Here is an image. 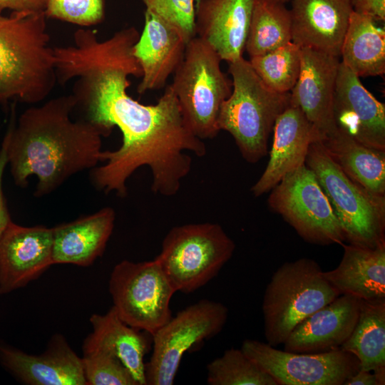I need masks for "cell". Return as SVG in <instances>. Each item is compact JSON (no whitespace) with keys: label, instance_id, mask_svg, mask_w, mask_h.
I'll return each instance as SVG.
<instances>
[{"label":"cell","instance_id":"ba28073f","mask_svg":"<svg viewBox=\"0 0 385 385\" xmlns=\"http://www.w3.org/2000/svg\"><path fill=\"white\" fill-rule=\"evenodd\" d=\"M235 249L219 224L190 223L172 227L155 259L175 290L188 294L215 277Z\"/></svg>","mask_w":385,"mask_h":385},{"label":"cell","instance_id":"e575fe53","mask_svg":"<svg viewBox=\"0 0 385 385\" xmlns=\"http://www.w3.org/2000/svg\"><path fill=\"white\" fill-rule=\"evenodd\" d=\"M353 11L374 21H385V0H350Z\"/></svg>","mask_w":385,"mask_h":385},{"label":"cell","instance_id":"74e56055","mask_svg":"<svg viewBox=\"0 0 385 385\" xmlns=\"http://www.w3.org/2000/svg\"><path fill=\"white\" fill-rule=\"evenodd\" d=\"M262 1L284 4L286 2L290 0H262Z\"/></svg>","mask_w":385,"mask_h":385},{"label":"cell","instance_id":"30bf717a","mask_svg":"<svg viewBox=\"0 0 385 385\" xmlns=\"http://www.w3.org/2000/svg\"><path fill=\"white\" fill-rule=\"evenodd\" d=\"M228 317L220 302L201 299L177 313L152 336V354L145 363L146 385H172L183 355L215 337Z\"/></svg>","mask_w":385,"mask_h":385},{"label":"cell","instance_id":"9c48e42d","mask_svg":"<svg viewBox=\"0 0 385 385\" xmlns=\"http://www.w3.org/2000/svg\"><path fill=\"white\" fill-rule=\"evenodd\" d=\"M109 292L120 319L151 336L172 317L176 291L155 259L118 262L111 273Z\"/></svg>","mask_w":385,"mask_h":385},{"label":"cell","instance_id":"8992f818","mask_svg":"<svg viewBox=\"0 0 385 385\" xmlns=\"http://www.w3.org/2000/svg\"><path fill=\"white\" fill-rule=\"evenodd\" d=\"M305 164L327 197L345 241L367 248L385 244V195L373 194L350 179L321 140L310 145Z\"/></svg>","mask_w":385,"mask_h":385},{"label":"cell","instance_id":"9a60e30c","mask_svg":"<svg viewBox=\"0 0 385 385\" xmlns=\"http://www.w3.org/2000/svg\"><path fill=\"white\" fill-rule=\"evenodd\" d=\"M335 125L357 141L385 150V106L341 61L333 98Z\"/></svg>","mask_w":385,"mask_h":385},{"label":"cell","instance_id":"8fae6325","mask_svg":"<svg viewBox=\"0 0 385 385\" xmlns=\"http://www.w3.org/2000/svg\"><path fill=\"white\" fill-rule=\"evenodd\" d=\"M270 191L269 207L305 241L343 245L345 240L327 197L305 163L285 175Z\"/></svg>","mask_w":385,"mask_h":385},{"label":"cell","instance_id":"f1b7e54d","mask_svg":"<svg viewBox=\"0 0 385 385\" xmlns=\"http://www.w3.org/2000/svg\"><path fill=\"white\" fill-rule=\"evenodd\" d=\"M302 48L292 41L264 55L251 57L250 63L271 90L289 93L299 77Z\"/></svg>","mask_w":385,"mask_h":385},{"label":"cell","instance_id":"83f0119b","mask_svg":"<svg viewBox=\"0 0 385 385\" xmlns=\"http://www.w3.org/2000/svg\"><path fill=\"white\" fill-rule=\"evenodd\" d=\"M292 41L289 10L284 4L255 0L245 50L264 55Z\"/></svg>","mask_w":385,"mask_h":385},{"label":"cell","instance_id":"e0dca14e","mask_svg":"<svg viewBox=\"0 0 385 385\" xmlns=\"http://www.w3.org/2000/svg\"><path fill=\"white\" fill-rule=\"evenodd\" d=\"M361 299L340 294L300 322L283 343L284 350L320 353L339 349L356 323Z\"/></svg>","mask_w":385,"mask_h":385},{"label":"cell","instance_id":"836d02e7","mask_svg":"<svg viewBox=\"0 0 385 385\" xmlns=\"http://www.w3.org/2000/svg\"><path fill=\"white\" fill-rule=\"evenodd\" d=\"M7 143L4 138L0 149V237L12 222L2 188L4 173L8 165Z\"/></svg>","mask_w":385,"mask_h":385},{"label":"cell","instance_id":"7402d4cb","mask_svg":"<svg viewBox=\"0 0 385 385\" xmlns=\"http://www.w3.org/2000/svg\"><path fill=\"white\" fill-rule=\"evenodd\" d=\"M115 219L106 207L76 220L52 227L53 264L87 267L103 254Z\"/></svg>","mask_w":385,"mask_h":385},{"label":"cell","instance_id":"44dd1931","mask_svg":"<svg viewBox=\"0 0 385 385\" xmlns=\"http://www.w3.org/2000/svg\"><path fill=\"white\" fill-rule=\"evenodd\" d=\"M186 43L180 34L153 13L144 12V27L133 47V55L142 71L137 91L163 88L181 63Z\"/></svg>","mask_w":385,"mask_h":385},{"label":"cell","instance_id":"d590c367","mask_svg":"<svg viewBox=\"0 0 385 385\" xmlns=\"http://www.w3.org/2000/svg\"><path fill=\"white\" fill-rule=\"evenodd\" d=\"M45 0H0V13L12 11H44Z\"/></svg>","mask_w":385,"mask_h":385},{"label":"cell","instance_id":"7c38bea8","mask_svg":"<svg viewBox=\"0 0 385 385\" xmlns=\"http://www.w3.org/2000/svg\"><path fill=\"white\" fill-rule=\"evenodd\" d=\"M243 352L277 385H343L360 369L358 359L342 348L320 353H295L245 339Z\"/></svg>","mask_w":385,"mask_h":385},{"label":"cell","instance_id":"8d00e7d4","mask_svg":"<svg viewBox=\"0 0 385 385\" xmlns=\"http://www.w3.org/2000/svg\"><path fill=\"white\" fill-rule=\"evenodd\" d=\"M343 385H378V382L374 373L359 369L349 377Z\"/></svg>","mask_w":385,"mask_h":385},{"label":"cell","instance_id":"d6a6232c","mask_svg":"<svg viewBox=\"0 0 385 385\" xmlns=\"http://www.w3.org/2000/svg\"><path fill=\"white\" fill-rule=\"evenodd\" d=\"M44 14L79 26L96 25L104 19V0H45Z\"/></svg>","mask_w":385,"mask_h":385},{"label":"cell","instance_id":"52a82bcc","mask_svg":"<svg viewBox=\"0 0 385 385\" xmlns=\"http://www.w3.org/2000/svg\"><path fill=\"white\" fill-rule=\"evenodd\" d=\"M221 58L196 36L185 47L170 85L185 124L200 140L215 138L222 103L232 92V81L220 68Z\"/></svg>","mask_w":385,"mask_h":385},{"label":"cell","instance_id":"ac0fdd59","mask_svg":"<svg viewBox=\"0 0 385 385\" xmlns=\"http://www.w3.org/2000/svg\"><path fill=\"white\" fill-rule=\"evenodd\" d=\"M255 0H195L196 36L229 63L245 51Z\"/></svg>","mask_w":385,"mask_h":385},{"label":"cell","instance_id":"6da1fadb","mask_svg":"<svg viewBox=\"0 0 385 385\" xmlns=\"http://www.w3.org/2000/svg\"><path fill=\"white\" fill-rule=\"evenodd\" d=\"M139 36L134 26L104 41L91 29L76 30L73 45L53 48L56 78L61 85L76 79L71 94L80 119L96 127L103 137L115 126L121 131L120 147L102 151L106 164L92 169L95 188L123 197L128 179L148 165L152 191L170 197L177 194L191 170L192 158L186 152L202 157L207 149L185 124L170 85L153 105L140 103L128 93V77L142 76L133 55Z\"/></svg>","mask_w":385,"mask_h":385},{"label":"cell","instance_id":"d6986e66","mask_svg":"<svg viewBox=\"0 0 385 385\" xmlns=\"http://www.w3.org/2000/svg\"><path fill=\"white\" fill-rule=\"evenodd\" d=\"M292 41L340 56L353 9L350 0H292Z\"/></svg>","mask_w":385,"mask_h":385},{"label":"cell","instance_id":"f546056e","mask_svg":"<svg viewBox=\"0 0 385 385\" xmlns=\"http://www.w3.org/2000/svg\"><path fill=\"white\" fill-rule=\"evenodd\" d=\"M210 385H277L240 349L230 348L207 365Z\"/></svg>","mask_w":385,"mask_h":385},{"label":"cell","instance_id":"4316f807","mask_svg":"<svg viewBox=\"0 0 385 385\" xmlns=\"http://www.w3.org/2000/svg\"><path fill=\"white\" fill-rule=\"evenodd\" d=\"M340 348L358 359L361 370L385 367V299H361L355 327Z\"/></svg>","mask_w":385,"mask_h":385},{"label":"cell","instance_id":"5bb4252c","mask_svg":"<svg viewBox=\"0 0 385 385\" xmlns=\"http://www.w3.org/2000/svg\"><path fill=\"white\" fill-rule=\"evenodd\" d=\"M53 264L52 228L11 222L0 237V294L26 286Z\"/></svg>","mask_w":385,"mask_h":385},{"label":"cell","instance_id":"7a4b0ae2","mask_svg":"<svg viewBox=\"0 0 385 385\" xmlns=\"http://www.w3.org/2000/svg\"><path fill=\"white\" fill-rule=\"evenodd\" d=\"M75 103L71 93L61 96L27 108L19 118L16 101L11 105L4 137L8 165L20 188L36 177V197L50 194L72 175L101 162L103 135L84 120H71Z\"/></svg>","mask_w":385,"mask_h":385},{"label":"cell","instance_id":"277c9868","mask_svg":"<svg viewBox=\"0 0 385 385\" xmlns=\"http://www.w3.org/2000/svg\"><path fill=\"white\" fill-rule=\"evenodd\" d=\"M228 71L232 90L221 106L217 126L233 137L246 161L255 163L267 154L269 137L290 94L271 90L243 57L230 62Z\"/></svg>","mask_w":385,"mask_h":385},{"label":"cell","instance_id":"4dcf8cb0","mask_svg":"<svg viewBox=\"0 0 385 385\" xmlns=\"http://www.w3.org/2000/svg\"><path fill=\"white\" fill-rule=\"evenodd\" d=\"M83 368L88 385H138L115 355L103 349L83 345Z\"/></svg>","mask_w":385,"mask_h":385},{"label":"cell","instance_id":"1f68e13d","mask_svg":"<svg viewBox=\"0 0 385 385\" xmlns=\"http://www.w3.org/2000/svg\"><path fill=\"white\" fill-rule=\"evenodd\" d=\"M145 10L175 29L187 44L196 37L195 0H141Z\"/></svg>","mask_w":385,"mask_h":385},{"label":"cell","instance_id":"cb8c5ba5","mask_svg":"<svg viewBox=\"0 0 385 385\" xmlns=\"http://www.w3.org/2000/svg\"><path fill=\"white\" fill-rule=\"evenodd\" d=\"M92 332L83 345L96 346L115 355L131 373L138 385H146L144 358L151 340L145 332L125 323L113 307L103 314L90 317Z\"/></svg>","mask_w":385,"mask_h":385},{"label":"cell","instance_id":"5b68a950","mask_svg":"<svg viewBox=\"0 0 385 385\" xmlns=\"http://www.w3.org/2000/svg\"><path fill=\"white\" fill-rule=\"evenodd\" d=\"M339 295L315 260L304 257L284 262L273 273L262 300L267 343L274 347L283 344L300 322Z\"/></svg>","mask_w":385,"mask_h":385},{"label":"cell","instance_id":"603a6c76","mask_svg":"<svg viewBox=\"0 0 385 385\" xmlns=\"http://www.w3.org/2000/svg\"><path fill=\"white\" fill-rule=\"evenodd\" d=\"M342 245L339 265L323 272L327 281L339 294L364 300L385 299V244L375 248Z\"/></svg>","mask_w":385,"mask_h":385},{"label":"cell","instance_id":"ffe728a7","mask_svg":"<svg viewBox=\"0 0 385 385\" xmlns=\"http://www.w3.org/2000/svg\"><path fill=\"white\" fill-rule=\"evenodd\" d=\"M273 130L270 160L251 188L255 197L270 191L285 175L304 164L310 145L321 140L302 111L291 103L278 116Z\"/></svg>","mask_w":385,"mask_h":385},{"label":"cell","instance_id":"2e32d148","mask_svg":"<svg viewBox=\"0 0 385 385\" xmlns=\"http://www.w3.org/2000/svg\"><path fill=\"white\" fill-rule=\"evenodd\" d=\"M0 362L26 384L86 385L82 358L61 334L52 337L46 351L38 355L0 343Z\"/></svg>","mask_w":385,"mask_h":385},{"label":"cell","instance_id":"4fadbf2b","mask_svg":"<svg viewBox=\"0 0 385 385\" xmlns=\"http://www.w3.org/2000/svg\"><path fill=\"white\" fill-rule=\"evenodd\" d=\"M339 63L338 56L302 47L299 77L289 92L290 103L302 111L321 140L337 130L333 98Z\"/></svg>","mask_w":385,"mask_h":385},{"label":"cell","instance_id":"d4e9b609","mask_svg":"<svg viewBox=\"0 0 385 385\" xmlns=\"http://www.w3.org/2000/svg\"><path fill=\"white\" fill-rule=\"evenodd\" d=\"M321 142L350 179L373 194L385 195V150L367 146L337 128Z\"/></svg>","mask_w":385,"mask_h":385},{"label":"cell","instance_id":"f35d334b","mask_svg":"<svg viewBox=\"0 0 385 385\" xmlns=\"http://www.w3.org/2000/svg\"><path fill=\"white\" fill-rule=\"evenodd\" d=\"M0 105H1V103H0Z\"/></svg>","mask_w":385,"mask_h":385},{"label":"cell","instance_id":"484cf974","mask_svg":"<svg viewBox=\"0 0 385 385\" xmlns=\"http://www.w3.org/2000/svg\"><path fill=\"white\" fill-rule=\"evenodd\" d=\"M341 61L358 77L385 72V30L371 18L353 11L342 41Z\"/></svg>","mask_w":385,"mask_h":385},{"label":"cell","instance_id":"3957f363","mask_svg":"<svg viewBox=\"0 0 385 385\" xmlns=\"http://www.w3.org/2000/svg\"><path fill=\"white\" fill-rule=\"evenodd\" d=\"M44 11L0 13V103L34 104L57 82Z\"/></svg>","mask_w":385,"mask_h":385}]
</instances>
